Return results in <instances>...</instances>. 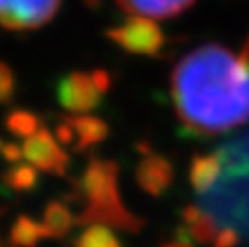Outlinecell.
Segmentation results:
<instances>
[{"label":"cell","instance_id":"1","mask_svg":"<svg viewBox=\"0 0 249 247\" xmlns=\"http://www.w3.org/2000/svg\"><path fill=\"white\" fill-rule=\"evenodd\" d=\"M171 99L181 123L218 134L249 121V35L239 53L208 43L187 53L171 72Z\"/></svg>","mask_w":249,"mask_h":247},{"label":"cell","instance_id":"2","mask_svg":"<svg viewBox=\"0 0 249 247\" xmlns=\"http://www.w3.org/2000/svg\"><path fill=\"white\" fill-rule=\"evenodd\" d=\"M216 152L222 159V173L214 187L198 196V206L220 228H231L249 241V130Z\"/></svg>","mask_w":249,"mask_h":247},{"label":"cell","instance_id":"3","mask_svg":"<svg viewBox=\"0 0 249 247\" xmlns=\"http://www.w3.org/2000/svg\"><path fill=\"white\" fill-rule=\"evenodd\" d=\"M117 175L119 167L111 159L91 158L88 161L78 181V196L84 200V208L76 216V224H103L128 233H138L144 228L146 222L124 206Z\"/></svg>","mask_w":249,"mask_h":247},{"label":"cell","instance_id":"4","mask_svg":"<svg viewBox=\"0 0 249 247\" xmlns=\"http://www.w3.org/2000/svg\"><path fill=\"white\" fill-rule=\"evenodd\" d=\"M111 88V76L105 70L72 72L60 78L56 86L58 103L72 115H88L93 111Z\"/></svg>","mask_w":249,"mask_h":247},{"label":"cell","instance_id":"5","mask_svg":"<svg viewBox=\"0 0 249 247\" xmlns=\"http://www.w3.org/2000/svg\"><path fill=\"white\" fill-rule=\"evenodd\" d=\"M107 37L117 47L138 56H156L165 47V35L160 25L144 16H130L123 23L109 27Z\"/></svg>","mask_w":249,"mask_h":247},{"label":"cell","instance_id":"6","mask_svg":"<svg viewBox=\"0 0 249 247\" xmlns=\"http://www.w3.org/2000/svg\"><path fill=\"white\" fill-rule=\"evenodd\" d=\"M60 0H0V25L6 29H37L51 21Z\"/></svg>","mask_w":249,"mask_h":247},{"label":"cell","instance_id":"7","mask_svg":"<svg viewBox=\"0 0 249 247\" xmlns=\"http://www.w3.org/2000/svg\"><path fill=\"white\" fill-rule=\"evenodd\" d=\"M21 156L37 171L64 175L68 167V154L62 150V144L47 128H39L31 136L23 138Z\"/></svg>","mask_w":249,"mask_h":247},{"label":"cell","instance_id":"8","mask_svg":"<svg viewBox=\"0 0 249 247\" xmlns=\"http://www.w3.org/2000/svg\"><path fill=\"white\" fill-rule=\"evenodd\" d=\"M107 134H109V126L105 121L91 115H70L58 123L54 138L60 144H66L78 152H84L103 142Z\"/></svg>","mask_w":249,"mask_h":247},{"label":"cell","instance_id":"9","mask_svg":"<svg viewBox=\"0 0 249 247\" xmlns=\"http://www.w3.org/2000/svg\"><path fill=\"white\" fill-rule=\"evenodd\" d=\"M136 183L150 196H161L169 191L173 183V165L171 161L156 152H146L140 163L136 165Z\"/></svg>","mask_w":249,"mask_h":247},{"label":"cell","instance_id":"10","mask_svg":"<svg viewBox=\"0 0 249 247\" xmlns=\"http://www.w3.org/2000/svg\"><path fill=\"white\" fill-rule=\"evenodd\" d=\"M220 173H222V159L218 152L196 154L193 156L189 165V183L195 189V193L200 196L214 187Z\"/></svg>","mask_w":249,"mask_h":247},{"label":"cell","instance_id":"11","mask_svg":"<svg viewBox=\"0 0 249 247\" xmlns=\"http://www.w3.org/2000/svg\"><path fill=\"white\" fill-rule=\"evenodd\" d=\"M195 0H117V4L130 16H144L150 19H163L181 14Z\"/></svg>","mask_w":249,"mask_h":247},{"label":"cell","instance_id":"12","mask_svg":"<svg viewBox=\"0 0 249 247\" xmlns=\"http://www.w3.org/2000/svg\"><path fill=\"white\" fill-rule=\"evenodd\" d=\"M74 224H76V218H74V214H72V210L68 208L66 202L53 200V202H49L45 206L43 226H45L49 237H53V239L64 237L72 229Z\"/></svg>","mask_w":249,"mask_h":247},{"label":"cell","instance_id":"13","mask_svg":"<svg viewBox=\"0 0 249 247\" xmlns=\"http://www.w3.org/2000/svg\"><path fill=\"white\" fill-rule=\"evenodd\" d=\"M49 235L43 222H37L29 216H18L10 228V241L14 247H37Z\"/></svg>","mask_w":249,"mask_h":247},{"label":"cell","instance_id":"14","mask_svg":"<svg viewBox=\"0 0 249 247\" xmlns=\"http://www.w3.org/2000/svg\"><path fill=\"white\" fill-rule=\"evenodd\" d=\"M2 181L6 187H10L16 193H27L37 187L39 183V171L29 163H14L4 175Z\"/></svg>","mask_w":249,"mask_h":247},{"label":"cell","instance_id":"15","mask_svg":"<svg viewBox=\"0 0 249 247\" xmlns=\"http://www.w3.org/2000/svg\"><path fill=\"white\" fill-rule=\"evenodd\" d=\"M76 247H121V241L111 228L103 224H91L80 233Z\"/></svg>","mask_w":249,"mask_h":247},{"label":"cell","instance_id":"16","mask_svg":"<svg viewBox=\"0 0 249 247\" xmlns=\"http://www.w3.org/2000/svg\"><path fill=\"white\" fill-rule=\"evenodd\" d=\"M6 126L14 136L19 138H27L33 132H37L41 128V121L37 115H33L31 111H23V109H16L6 117Z\"/></svg>","mask_w":249,"mask_h":247},{"label":"cell","instance_id":"17","mask_svg":"<svg viewBox=\"0 0 249 247\" xmlns=\"http://www.w3.org/2000/svg\"><path fill=\"white\" fill-rule=\"evenodd\" d=\"M185 229H187V233H189V237L193 241H196V243H212L214 237L220 231V226L216 224V220L206 210H202L200 216L195 222L185 226Z\"/></svg>","mask_w":249,"mask_h":247},{"label":"cell","instance_id":"18","mask_svg":"<svg viewBox=\"0 0 249 247\" xmlns=\"http://www.w3.org/2000/svg\"><path fill=\"white\" fill-rule=\"evenodd\" d=\"M16 93V76L12 68L0 60V105L8 103Z\"/></svg>","mask_w":249,"mask_h":247},{"label":"cell","instance_id":"19","mask_svg":"<svg viewBox=\"0 0 249 247\" xmlns=\"http://www.w3.org/2000/svg\"><path fill=\"white\" fill-rule=\"evenodd\" d=\"M239 241H241V237H239V233L235 231V229H231V228H220V231H218V235L214 237V241H212V247H237L239 245Z\"/></svg>","mask_w":249,"mask_h":247},{"label":"cell","instance_id":"20","mask_svg":"<svg viewBox=\"0 0 249 247\" xmlns=\"http://www.w3.org/2000/svg\"><path fill=\"white\" fill-rule=\"evenodd\" d=\"M0 154H2V158H4L6 161H10V163H19V159L23 158V156H21V148H19L16 142H4L2 148H0Z\"/></svg>","mask_w":249,"mask_h":247},{"label":"cell","instance_id":"21","mask_svg":"<svg viewBox=\"0 0 249 247\" xmlns=\"http://www.w3.org/2000/svg\"><path fill=\"white\" fill-rule=\"evenodd\" d=\"M160 247H195V245L191 243V237H189L187 229L179 228L175 239H173V241H165V243H161Z\"/></svg>","mask_w":249,"mask_h":247},{"label":"cell","instance_id":"22","mask_svg":"<svg viewBox=\"0 0 249 247\" xmlns=\"http://www.w3.org/2000/svg\"><path fill=\"white\" fill-rule=\"evenodd\" d=\"M4 210H6V208H0V218H2V214H4ZM0 247H2V241H0Z\"/></svg>","mask_w":249,"mask_h":247}]
</instances>
